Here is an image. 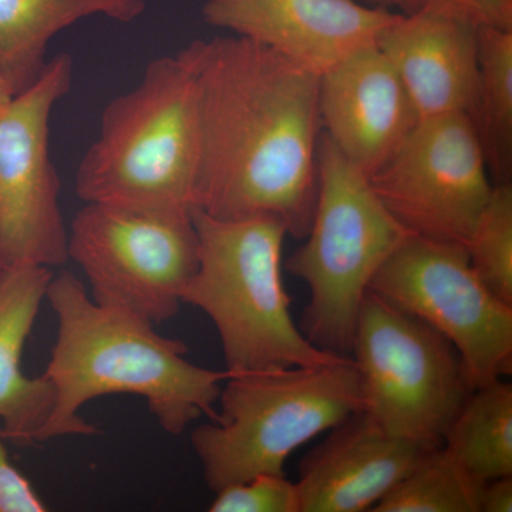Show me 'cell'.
Masks as SVG:
<instances>
[{"instance_id": "cell-1", "label": "cell", "mask_w": 512, "mask_h": 512, "mask_svg": "<svg viewBox=\"0 0 512 512\" xmlns=\"http://www.w3.org/2000/svg\"><path fill=\"white\" fill-rule=\"evenodd\" d=\"M198 86L194 210L266 217L305 238L318 198V74L235 35L181 49Z\"/></svg>"}, {"instance_id": "cell-2", "label": "cell", "mask_w": 512, "mask_h": 512, "mask_svg": "<svg viewBox=\"0 0 512 512\" xmlns=\"http://www.w3.org/2000/svg\"><path fill=\"white\" fill-rule=\"evenodd\" d=\"M46 301L56 315L57 338L43 375L55 387L56 402L40 441L99 433L80 410L110 394L143 397L171 436L202 416L215 419L221 384L234 373L194 365L184 342L165 338L133 313L93 301L72 272L53 275Z\"/></svg>"}, {"instance_id": "cell-3", "label": "cell", "mask_w": 512, "mask_h": 512, "mask_svg": "<svg viewBox=\"0 0 512 512\" xmlns=\"http://www.w3.org/2000/svg\"><path fill=\"white\" fill-rule=\"evenodd\" d=\"M200 147L198 86L180 52L151 60L134 89L104 107L76 173L84 202L194 210Z\"/></svg>"}, {"instance_id": "cell-4", "label": "cell", "mask_w": 512, "mask_h": 512, "mask_svg": "<svg viewBox=\"0 0 512 512\" xmlns=\"http://www.w3.org/2000/svg\"><path fill=\"white\" fill-rule=\"evenodd\" d=\"M198 266L183 303L200 309L220 336L232 373L326 365L342 355L326 352L293 322L282 281L288 231L272 218L218 220L192 210Z\"/></svg>"}, {"instance_id": "cell-5", "label": "cell", "mask_w": 512, "mask_h": 512, "mask_svg": "<svg viewBox=\"0 0 512 512\" xmlns=\"http://www.w3.org/2000/svg\"><path fill=\"white\" fill-rule=\"evenodd\" d=\"M220 412L192 430L191 444L214 493L259 474H284L293 451L362 412V384L348 356L326 365L234 373Z\"/></svg>"}, {"instance_id": "cell-6", "label": "cell", "mask_w": 512, "mask_h": 512, "mask_svg": "<svg viewBox=\"0 0 512 512\" xmlns=\"http://www.w3.org/2000/svg\"><path fill=\"white\" fill-rule=\"evenodd\" d=\"M318 173L311 228L285 268L311 293L303 313V335L316 348L346 356L370 282L413 234L384 207L369 175L323 133Z\"/></svg>"}, {"instance_id": "cell-7", "label": "cell", "mask_w": 512, "mask_h": 512, "mask_svg": "<svg viewBox=\"0 0 512 512\" xmlns=\"http://www.w3.org/2000/svg\"><path fill=\"white\" fill-rule=\"evenodd\" d=\"M352 352L362 412L384 433L421 451L443 447L448 427L473 392L456 348L427 323L369 291Z\"/></svg>"}, {"instance_id": "cell-8", "label": "cell", "mask_w": 512, "mask_h": 512, "mask_svg": "<svg viewBox=\"0 0 512 512\" xmlns=\"http://www.w3.org/2000/svg\"><path fill=\"white\" fill-rule=\"evenodd\" d=\"M67 255L93 301L157 323L174 318L198 266L192 211L86 202L67 228Z\"/></svg>"}, {"instance_id": "cell-9", "label": "cell", "mask_w": 512, "mask_h": 512, "mask_svg": "<svg viewBox=\"0 0 512 512\" xmlns=\"http://www.w3.org/2000/svg\"><path fill=\"white\" fill-rule=\"evenodd\" d=\"M369 291L443 335L471 389L511 375L512 305L478 278L463 245L412 235L380 266Z\"/></svg>"}, {"instance_id": "cell-10", "label": "cell", "mask_w": 512, "mask_h": 512, "mask_svg": "<svg viewBox=\"0 0 512 512\" xmlns=\"http://www.w3.org/2000/svg\"><path fill=\"white\" fill-rule=\"evenodd\" d=\"M72 84L73 60L62 53L0 114V269L69 261L50 117Z\"/></svg>"}, {"instance_id": "cell-11", "label": "cell", "mask_w": 512, "mask_h": 512, "mask_svg": "<svg viewBox=\"0 0 512 512\" xmlns=\"http://www.w3.org/2000/svg\"><path fill=\"white\" fill-rule=\"evenodd\" d=\"M467 114L420 120L370 184L417 237L466 247L494 184Z\"/></svg>"}, {"instance_id": "cell-12", "label": "cell", "mask_w": 512, "mask_h": 512, "mask_svg": "<svg viewBox=\"0 0 512 512\" xmlns=\"http://www.w3.org/2000/svg\"><path fill=\"white\" fill-rule=\"evenodd\" d=\"M201 13L212 28L268 47L318 76L377 45L399 15L357 0H205Z\"/></svg>"}, {"instance_id": "cell-13", "label": "cell", "mask_w": 512, "mask_h": 512, "mask_svg": "<svg viewBox=\"0 0 512 512\" xmlns=\"http://www.w3.org/2000/svg\"><path fill=\"white\" fill-rule=\"evenodd\" d=\"M478 28L450 3L434 2L399 13L380 49L399 74L419 120L467 114L473 120L478 96Z\"/></svg>"}, {"instance_id": "cell-14", "label": "cell", "mask_w": 512, "mask_h": 512, "mask_svg": "<svg viewBox=\"0 0 512 512\" xmlns=\"http://www.w3.org/2000/svg\"><path fill=\"white\" fill-rule=\"evenodd\" d=\"M319 111L323 134L369 177L420 121L379 45L357 50L320 76Z\"/></svg>"}, {"instance_id": "cell-15", "label": "cell", "mask_w": 512, "mask_h": 512, "mask_svg": "<svg viewBox=\"0 0 512 512\" xmlns=\"http://www.w3.org/2000/svg\"><path fill=\"white\" fill-rule=\"evenodd\" d=\"M423 453L357 412L303 457L296 483L302 512L372 510Z\"/></svg>"}, {"instance_id": "cell-16", "label": "cell", "mask_w": 512, "mask_h": 512, "mask_svg": "<svg viewBox=\"0 0 512 512\" xmlns=\"http://www.w3.org/2000/svg\"><path fill=\"white\" fill-rule=\"evenodd\" d=\"M52 278L46 266L0 269V431L16 443H39L55 409L50 380L28 377L22 369L23 350Z\"/></svg>"}, {"instance_id": "cell-17", "label": "cell", "mask_w": 512, "mask_h": 512, "mask_svg": "<svg viewBox=\"0 0 512 512\" xmlns=\"http://www.w3.org/2000/svg\"><path fill=\"white\" fill-rule=\"evenodd\" d=\"M146 9L147 0H0V72L18 96L45 72L57 33L92 16L131 23Z\"/></svg>"}, {"instance_id": "cell-18", "label": "cell", "mask_w": 512, "mask_h": 512, "mask_svg": "<svg viewBox=\"0 0 512 512\" xmlns=\"http://www.w3.org/2000/svg\"><path fill=\"white\" fill-rule=\"evenodd\" d=\"M443 447L481 483L512 477V384L500 379L473 390Z\"/></svg>"}, {"instance_id": "cell-19", "label": "cell", "mask_w": 512, "mask_h": 512, "mask_svg": "<svg viewBox=\"0 0 512 512\" xmlns=\"http://www.w3.org/2000/svg\"><path fill=\"white\" fill-rule=\"evenodd\" d=\"M478 96L473 123L494 184L512 177V29L478 28Z\"/></svg>"}, {"instance_id": "cell-20", "label": "cell", "mask_w": 512, "mask_h": 512, "mask_svg": "<svg viewBox=\"0 0 512 512\" xmlns=\"http://www.w3.org/2000/svg\"><path fill=\"white\" fill-rule=\"evenodd\" d=\"M481 481L444 447L424 451L373 512H480Z\"/></svg>"}, {"instance_id": "cell-21", "label": "cell", "mask_w": 512, "mask_h": 512, "mask_svg": "<svg viewBox=\"0 0 512 512\" xmlns=\"http://www.w3.org/2000/svg\"><path fill=\"white\" fill-rule=\"evenodd\" d=\"M471 266L501 301L512 305V184H494L467 241Z\"/></svg>"}, {"instance_id": "cell-22", "label": "cell", "mask_w": 512, "mask_h": 512, "mask_svg": "<svg viewBox=\"0 0 512 512\" xmlns=\"http://www.w3.org/2000/svg\"><path fill=\"white\" fill-rule=\"evenodd\" d=\"M215 494L211 512H302L298 484L284 474H259Z\"/></svg>"}, {"instance_id": "cell-23", "label": "cell", "mask_w": 512, "mask_h": 512, "mask_svg": "<svg viewBox=\"0 0 512 512\" xmlns=\"http://www.w3.org/2000/svg\"><path fill=\"white\" fill-rule=\"evenodd\" d=\"M47 507L28 478L13 466L0 431V512H45Z\"/></svg>"}, {"instance_id": "cell-24", "label": "cell", "mask_w": 512, "mask_h": 512, "mask_svg": "<svg viewBox=\"0 0 512 512\" xmlns=\"http://www.w3.org/2000/svg\"><path fill=\"white\" fill-rule=\"evenodd\" d=\"M450 3L478 26L512 29V0H440Z\"/></svg>"}, {"instance_id": "cell-25", "label": "cell", "mask_w": 512, "mask_h": 512, "mask_svg": "<svg viewBox=\"0 0 512 512\" xmlns=\"http://www.w3.org/2000/svg\"><path fill=\"white\" fill-rule=\"evenodd\" d=\"M512 511V478L484 481L480 490V512Z\"/></svg>"}, {"instance_id": "cell-26", "label": "cell", "mask_w": 512, "mask_h": 512, "mask_svg": "<svg viewBox=\"0 0 512 512\" xmlns=\"http://www.w3.org/2000/svg\"><path fill=\"white\" fill-rule=\"evenodd\" d=\"M357 2L407 15V13L416 12V10L423 8L427 3L434 2V0H357Z\"/></svg>"}, {"instance_id": "cell-27", "label": "cell", "mask_w": 512, "mask_h": 512, "mask_svg": "<svg viewBox=\"0 0 512 512\" xmlns=\"http://www.w3.org/2000/svg\"><path fill=\"white\" fill-rule=\"evenodd\" d=\"M13 99H15V93L10 89L8 80H6L5 76L0 72V114L8 109Z\"/></svg>"}]
</instances>
